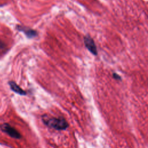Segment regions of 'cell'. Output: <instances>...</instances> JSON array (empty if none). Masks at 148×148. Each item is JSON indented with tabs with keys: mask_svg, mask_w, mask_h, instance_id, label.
Masks as SVG:
<instances>
[{
	"mask_svg": "<svg viewBox=\"0 0 148 148\" xmlns=\"http://www.w3.org/2000/svg\"><path fill=\"white\" fill-rule=\"evenodd\" d=\"M42 120L46 126L56 130H64L69 126L68 122L62 117H48L46 114H45L42 116Z\"/></svg>",
	"mask_w": 148,
	"mask_h": 148,
	"instance_id": "obj_1",
	"label": "cell"
},
{
	"mask_svg": "<svg viewBox=\"0 0 148 148\" xmlns=\"http://www.w3.org/2000/svg\"><path fill=\"white\" fill-rule=\"evenodd\" d=\"M0 128L2 131L6 133L12 138L15 139H20L21 137V134L14 128L10 126L8 123H4L0 125Z\"/></svg>",
	"mask_w": 148,
	"mask_h": 148,
	"instance_id": "obj_2",
	"label": "cell"
},
{
	"mask_svg": "<svg viewBox=\"0 0 148 148\" xmlns=\"http://www.w3.org/2000/svg\"><path fill=\"white\" fill-rule=\"evenodd\" d=\"M83 40L84 45L87 50L93 55L97 56L98 54L97 49L94 39L89 35H87L84 37Z\"/></svg>",
	"mask_w": 148,
	"mask_h": 148,
	"instance_id": "obj_3",
	"label": "cell"
},
{
	"mask_svg": "<svg viewBox=\"0 0 148 148\" xmlns=\"http://www.w3.org/2000/svg\"><path fill=\"white\" fill-rule=\"evenodd\" d=\"M17 28L19 31L23 32L25 34V35L27 36V38H32L36 37L38 35L37 32L35 30L32 29L30 28L18 25V26H17Z\"/></svg>",
	"mask_w": 148,
	"mask_h": 148,
	"instance_id": "obj_4",
	"label": "cell"
},
{
	"mask_svg": "<svg viewBox=\"0 0 148 148\" xmlns=\"http://www.w3.org/2000/svg\"><path fill=\"white\" fill-rule=\"evenodd\" d=\"M9 84L10 86V88L17 94H18L21 95H26L27 92L23 90L18 85H17L13 81H10L9 82Z\"/></svg>",
	"mask_w": 148,
	"mask_h": 148,
	"instance_id": "obj_5",
	"label": "cell"
},
{
	"mask_svg": "<svg viewBox=\"0 0 148 148\" xmlns=\"http://www.w3.org/2000/svg\"><path fill=\"white\" fill-rule=\"evenodd\" d=\"M6 45L1 40H0V54L5 50Z\"/></svg>",
	"mask_w": 148,
	"mask_h": 148,
	"instance_id": "obj_6",
	"label": "cell"
},
{
	"mask_svg": "<svg viewBox=\"0 0 148 148\" xmlns=\"http://www.w3.org/2000/svg\"><path fill=\"white\" fill-rule=\"evenodd\" d=\"M113 77L116 80H121V76L119 75H118L117 73H113Z\"/></svg>",
	"mask_w": 148,
	"mask_h": 148,
	"instance_id": "obj_7",
	"label": "cell"
}]
</instances>
